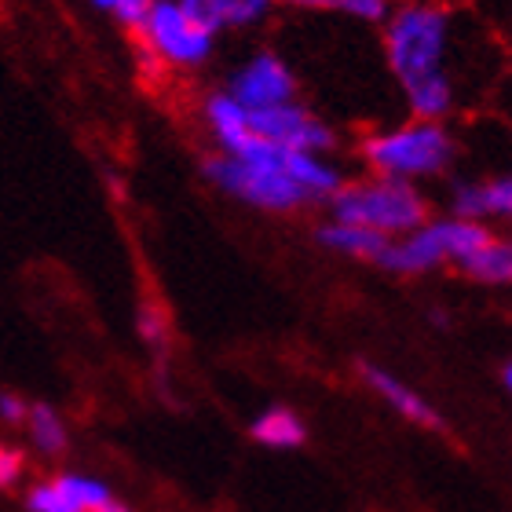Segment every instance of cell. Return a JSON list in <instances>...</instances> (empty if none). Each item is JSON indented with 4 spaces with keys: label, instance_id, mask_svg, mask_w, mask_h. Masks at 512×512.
<instances>
[{
    "label": "cell",
    "instance_id": "cell-1",
    "mask_svg": "<svg viewBox=\"0 0 512 512\" xmlns=\"http://www.w3.org/2000/svg\"><path fill=\"white\" fill-rule=\"evenodd\" d=\"M454 37L458 22L443 0H395L381 22L384 63L410 118L447 121L458 107V77L450 70Z\"/></svg>",
    "mask_w": 512,
    "mask_h": 512
},
{
    "label": "cell",
    "instance_id": "cell-2",
    "mask_svg": "<svg viewBox=\"0 0 512 512\" xmlns=\"http://www.w3.org/2000/svg\"><path fill=\"white\" fill-rule=\"evenodd\" d=\"M205 180L216 191L260 213H300L308 205H330L341 191L344 172L330 154H304L253 136L235 154H213Z\"/></svg>",
    "mask_w": 512,
    "mask_h": 512
},
{
    "label": "cell",
    "instance_id": "cell-3",
    "mask_svg": "<svg viewBox=\"0 0 512 512\" xmlns=\"http://www.w3.org/2000/svg\"><path fill=\"white\" fill-rule=\"evenodd\" d=\"M366 169L374 176H388V180L403 183H421L439 180L443 172L458 158V139L450 136V128L443 121H403V125L377 128L363 139Z\"/></svg>",
    "mask_w": 512,
    "mask_h": 512
},
{
    "label": "cell",
    "instance_id": "cell-4",
    "mask_svg": "<svg viewBox=\"0 0 512 512\" xmlns=\"http://www.w3.org/2000/svg\"><path fill=\"white\" fill-rule=\"evenodd\" d=\"M330 216L344 220V224L370 227L384 238H406L432 220L428 198L417 183L388 180V176H374V172L363 180L344 183L341 191L333 194Z\"/></svg>",
    "mask_w": 512,
    "mask_h": 512
},
{
    "label": "cell",
    "instance_id": "cell-5",
    "mask_svg": "<svg viewBox=\"0 0 512 512\" xmlns=\"http://www.w3.org/2000/svg\"><path fill=\"white\" fill-rule=\"evenodd\" d=\"M491 235V224H480V220H465L458 213L432 216L414 235L392 238V246L381 260V271H392V275H428L439 267H458L461 271L465 260Z\"/></svg>",
    "mask_w": 512,
    "mask_h": 512
},
{
    "label": "cell",
    "instance_id": "cell-6",
    "mask_svg": "<svg viewBox=\"0 0 512 512\" xmlns=\"http://www.w3.org/2000/svg\"><path fill=\"white\" fill-rule=\"evenodd\" d=\"M139 48L165 70H198L213 59L216 33H209L183 0H150L147 15L136 26Z\"/></svg>",
    "mask_w": 512,
    "mask_h": 512
},
{
    "label": "cell",
    "instance_id": "cell-7",
    "mask_svg": "<svg viewBox=\"0 0 512 512\" xmlns=\"http://www.w3.org/2000/svg\"><path fill=\"white\" fill-rule=\"evenodd\" d=\"M224 88L246 110L286 107V103H297L300 99V81L293 74V66L278 52H271V48L253 52L246 63H238Z\"/></svg>",
    "mask_w": 512,
    "mask_h": 512
},
{
    "label": "cell",
    "instance_id": "cell-8",
    "mask_svg": "<svg viewBox=\"0 0 512 512\" xmlns=\"http://www.w3.org/2000/svg\"><path fill=\"white\" fill-rule=\"evenodd\" d=\"M249 128H253V136L267 139V143L304 150V154H333V147H337V132L300 99L286 103V107L249 110Z\"/></svg>",
    "mask_w": 512,
    "mask_h": 512
},
{
    "label": "cell",
    "instance_id": "cell-9",
    "mask_svg": "<svg viewBox=\"0 0 512 512\" xmlns=\"http://www.w3.org/2000/svg\"><path fill=\"white\" fill-rule=\"evenodd\" d=\"M450 213L465 216V220H480V224H512V172L509 176H491V180H469L458 183L450 191Z\"/></svg>",
    "mask_w": 512,
    "mask_h": 512
},
{
    "label": "cell",
    "instance_id": "cell-10",
    "mask_svg": "<svg viewBox=\"0 0 512 512\" xmlns=\"http://www.w3.org/2000/svg\"><path fill=\"white\" fill-rule=\"evenodd\" d=\"M202 121L209 139L216 143V154H235L242 143L253 139L249 128V110L238 103L227 88H216L202 99Z\"/></svg>",
    "mask_w": 512,
    "mask_h": 512
},
{
    "label": "cell",
    "instance_id": "cell-11",
    "mask_svg": "<svg viewBox=\"0 0 512 512\" xmlns=\"http://www.w3.org/2000/svg\"><path fill=\"white\" fill-rule=\"evenodd\" d=\"M359 374H363V381L370 384L377 395H381L384 403L392 406L395 414H403L406 421H414V425H421V428H439V425H443V421H439V414H436V406L428 403L421 392H414L410 384H403L395 374H388L384 366L359 363Z\"/></svg>",
    "mask_w": 512,
    "mask_h": 512
},
{
    "label": "cell",
    "instance_id": "cell-12",
    "mask_svg": "<svg viewBox=\"0 0 512 512\" xmlns=\"http://www.w3.org/2000/svg\"><path fill=\"white\" fill-rule=\"evenodd\" d=\"M183 8L209 33H227L260 26L275 11V0H183Z\"/></svg>",
    "mask_w": 512,
    "mask_h": 512
},
{
    "label": "cell",
    "instance_id": "cell-13",
    "mask_svg": "<svg viewBox=\"0 0 512 512\" xmlns=\"http://www.w3.org/2000/svg\"><path fill=\"white\" fill-rule=\"evenodd\" d=\"M322 249H330V253H341L348 260H359V264H374L381 267L384 253L392 246V238L377 235L370 227H359V224H344V220H326V224L315 231Z\"/></svg>",
    "mask_w": 512,
    "mask_h": 512
},
{
    "label": "cell",
    "instance_id": "cell-14",
    "mask_svg": "<svg viewBox=\"0 0 512 512\" xmlns=\"http://www.w3.org/2000/svg\"><path fill=\"white\" fill-rule=\"evenodd\" d=\"M461 275H469L472 282H483V286H512V238H502L494 231V235L465 260Z\"/></svg>",
    "mask_w": 512,
    "mask_h": 512
},
{
    "label": "cell",
    "instance_id": "cell-15",
    "mask_svg": "<svg viewBox=\"0 0 512 512\" xmlns=\"http://www.w3.org/2000/svg\"><path fill=\"white\" fill-rule=\"evenodd\" d=\"M249 436H253L260 447L297 450L300 443L308 439V428H304V421H300L289 406H271V410H264V414L249 425Z\"/></svg>",
    "mask_w": 512,
    "mask_h": 512
},
{
    "label": "cell",
    "instance_id": "cell-16",
    "mask_svg": "<svg viewBox=\"0 0 512 512\" xmlns=\"http://www.w3.org/2000/svg\"><path fill=\"white\" fill-rule=\"evenodd\" d=\"M55 483L70 494L77 512H132L103 480H92V476H81V472H59Z\"/></svg>",
    "mask_w": 512,
    "mask_h": 512
},
{
    "label": "cell",
    "instance_id": "cell-17",
    "mask_svg": "<svg viewBox=\"0 0 512 512\" xmlns=\"http://www.w3.org/2000/svg\"><path fill=\"white\" fill-rule=\"evenodd\" d=\"M26 432H30V443L41 450L44 458H59L70 443V432H66V421L55 414L48 403H33L30 421H26Z\"/></svg>",
    "mask_w": 512,
    "mask_h": 512
},
{
    "label": "cell",
    "instance_id": "cell-18",
    "mask_svg": "<svg viewBox=\"0 0 512 512\" xmlns=\"http://www.w3.org/2000/svg\"><path fill=\"white\" fill-rule=\"evenodd\" d=\"M275 4L300 11H337L359 22H384L392 11V0H275Z\"/></svg>",
    "mask_w": 512,
    "mask_h": 512
},
{
    "label": "cell",
    "instance_id": "cell-19",
    "mask_svg": "<svg viewBox=\"0 0 512 512\" xmlns=\"http://www.w3.org/2000/svg\"><path fill=\"white\" fill-rule=\"evenodd\" d=\"M26 509L30 512H77V505L70 502V494H66L59 483L48 480V483H33L30 494H26Z\"/></svg>",
    "mask_w": 512,
    "mask_h": 512
},
{
    "label": "cell",
    "instance_id": "cell-20",
    "mask_svg": "<svg viewBox=\"0 0 512 512\" xmlns=\"http://www.w3.org/2000/svg\"><path fill=\"white\" fill-rule=\"evenodd\" d=\"M139 337L154 348V352H165V344H169V322H165V311L147 304V308H139Z\"/></svg>",
    "mask_w": 512,
    "mask_h": 512
},
{
    "label": "cell",
    "instance_id": "cell-21",
    "mask_svg": "<svg viewBox=\"0 0 512 512\" xmlns=\"http://www.w3.org/2000/svg\"><path fill=\"white\" fill-rule=\"evenodd\" d=\"M96 11H103V15H110L114 22H121V26H132L136 30L139 19L147 15L150 0H88Z\"/></svg>",
    "mask_w": 512,
    "mask_h": 512
},
{
    "label": "cell",
    "instance_id": "cell-22",
    "mask_svg": "<svg viewBox=\"0 0 512 512\" xmlns=\"http://www.w3.org/2000/svg\"><path fill=\"white\" fill-rule=\"evenodd\" d=\"M30 410L33 406L15 392H4L0 395V417H4V425H26L30 421Z\"/></svg>",
    "mask_w": 512,
    "mask_h": 512
},
{
    "label": "cell",
    "instance_id": "cell-23",
    "mask_svg": "<svg viewBox=\"0 0 512 512\" xmlns=\"http://www.w3.org/2000/svg\"><path fill=\"white\" fill-rule=\"evenodd\" d=\"M19 476H22V450L4 447V450H0V483H4V487H11Z\"/></svg>",
    "mask_w": 512,
    "mask_h": 512
},
{
    "label": "cell",
    "instance_id": "cell-24",
    "mask_svg": "<svg viewBox=\"0 0 512 512\" xmlns=\"http://www.w3.org/2000/svg\"><path fill=\"white\" fill-rule=\"evenodd\" d=\"M502 381H505V388L512 392V363H505V370H502Z\"/></svg>",
    "mask_w": 512,
    "mask_h": 512
}]
</instances>
